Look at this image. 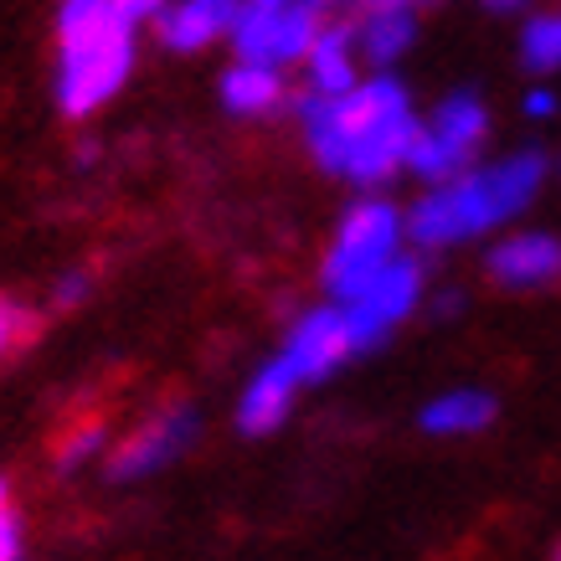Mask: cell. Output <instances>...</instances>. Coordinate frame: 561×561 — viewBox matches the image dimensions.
<instances>
[{"label":"cell","mask_w":561,"mask_h":561,"mask_svg":"<svg viewBox=\"0 0 561 561\" xmlns=\"http://www.w3.org/2000/svg\"><path fill=\"white\" fill-rule=\"evenodd\" d=\"M294 114L305 124L309 154L330 175H345L351 186L376 191L397 171H408L412 139H417V114H412L408 88L391 72H376L351 93H314L305 88L294 99Z\"/></svg>","instance_id":"cell-1"},{"label":"cell","mask_w":561,"mask_h":561,"mask_svg":"<svg viewBox=\"0 0 561 561\" xmlns=\"http://www.w3.org/2000/svg\"><path fill=\"white\" fill-rule=\"evenodd\" d=\"M546 186V154L515 150L494 165H469L454 181H438L423 202L408 211V242L423 253L459 248L469 238H484L526 211Z\"/></svg>","instance_id":"cell-2"},{"label":"cell","mask_w":561,"mask_h":561,"mask_svg":"<svg viewBox=\"0 0 561 561\" xmlns=\"http://www.w3.org/2000/svg\"><path fill=\"white\" fill-rule=\"evenodd\" d=\"M135 21L114 0H62L57 11V108L88 119L129 83Z\"/></svg>","instance_id":"cell-3"},{"label":"cell","mask_w":561,"mask_h":561,"mask_svg":"<svg viewBox=\"0 0 561 561\" xmlns=\"http://www.w3.org/2000/svg\"><path fill=\"white\" fill-rule=\"evenodd\" d=\"M402 242H408V211H397V202H387V196H360L341 217L330 253L320 263L324 294L341 305L356 299L391 257H402Z\"/></svg>","instance_id":"cell-4"},{"label":"cell","mask_w":561,"mask_h":561,"mask_svg":"<svg viewBox=\"0 0 561 561\" xmlns=\"http://www.w3.org/2000/svg\"><path fill=\"white\" fill-rule=\"evenodd\" d=\"M356 0H242L232 47H238V57H253V62L294 68L309 57V47L320 42L330 21L356 16Z\"/></svg>","instance_id":"cell-5"},{"label":"cell","mask_w":561,"mask_h":561,"mask_svg":"<svg viewBox=\"0 0 561 561\" xmlns=\"http://www.w3.org/2000/svg\"><path fill=\"white\" fill-rule=\"evenodd\" d=\"M490 135V108L479 99L474 88H454L443 93L438 108L417 124V139H412V154H408V171L423 175L427 186L438 181H454L459 171L474 165L479 145Z\"/></svg>","instance_id":"cell-6"},{"label":"cell","mask_w":561,"mask_h":561,"mask_svg":"<svg viewBox=\"0 0 561 561\" xmlns=\"http://www.w3.org/2000/svg\"><path fill=\"white\" fill-rule=\"evenodd\" d=\"M423 289H427L423 257L402 253V257H391L387 268L376 273L356 299H345V314H351V330H356L360 356H366V351H376V345L387 341L397 324L408 320L412 309L423 305Z\"/></svg>","instance_id":"cell-7"},{"label":"cell","mask_w":561,"mask_h":561,"mask_svg":"<svg viewBox=\"0 0 561 561\" xmlns=\"http://www.w3.org/2000/svg\"><path fill=\"white\" fill-rule=\"evenodd\" d=\"M196 433H202V417H196V408H186V402L154 412L150 423H139L129 438H119L108 448L103 474L114 479V484H135V479L160 474V469H171L191 443H196Z\"/></svg>","instance_id":"cell-8"},{"label":"cell","mask_w":561,"mask_h":561,"mask_svg":"<svg viewBox=\"0 0 561 561\" xmlns=\"http://www.w3.org/2000/svg\"><path fill=\"white\" fill-rule=\"evenodd\" d=\"M278 356L289 360L294 376H299L305 387H314V381H330V376L341 371L345 360L360 356L356 330H351V314H345L341 299L305 309V314L289 324V335H284V351H278Z\"/></svg>","instance_id":"cell-9"},{"label":"cell","mask_w":561,"mask_h":561,"mask_svg":"<svg viewBox=\"0 0 561 561\" xmlns=\"http://www.w3.org/2000/svg\"><path fill=\"white\" fill-rule=\"evenodd\" d=\"M484 273L511 294L546 289V284L561 278V238H551V232H511V238H500L484 253Z\"/></svg>","instance_id":"cell-10"},{"label":"cell","mask_w":561,"mask_h":561,"mask_svg":"<svg viewBox=\"0 0 561 561\" xmlns=\"http://www.w3.org/2000/svg\"><path fill=\"white\" fill-rule=\"evenodd\" d=\"M299 391H305V381L294 376V366L284 356H273L268 366H257V376L242 387V397H238V433H248V438H268V433H278V427L289 423Z\"/></svg>","instance_id":"cell-11"},{"label":"cell","mask_w":561,"mask_h":561,"mask_svg":"<svg viewBox=\"0 0 561 561\" xmlns=\"http://www.w3.org/2000/svg\"><path fill=\"white\" fill-rule=\"evenodd\" d=\"M242 16V0H171L160 21H154V32L171 51H202L221 36H232Z\"/></svg>","instance_id":"cell-12"},{"label":"cell","mask_w":561,"mask_h":561,"mask_svg":"<svg viewBox=\"0 0 561 561\" xmlns=\"http://www.w3.org/2000/svg\"><path fill=\"white\" fill-rule=\"evenodd\" d=\"M417 36V16H412V0H360L356 11V47L371 68L387 72Z\"/></svg>","instance_id":"cell-13"},{"label":"cell","mask_w":561,"mask_h":561,"mask_svg":"<svg viewBox=\"0 0 561 561\" xmlns=\"http://www.w3.org/2000/svg\"><path fill=\"white\" fill-rule=\"evenodd\" d=\"M356 16H341L330 21L320 32V42L309 47L305 57V88H314V93H351V88L360 83L356 78Z\"/></svg>","instance_id":"cell-14"},{"label":"cell","mask_w":561,"mask_h":561,"mask_svg":"<svg viewBox=\"0 0 561 561\" xmlns=\"http://www.w3.org/2000/svg\"><path fill=\"white\" fill-rule=\"evenodd\" d=\"M289 88H284V68L273 62H253V57H238L232 68L221 72V103L242 114V119H263L273 108H284Z\"/></svg>","instance_id":"cell-15"},{"label":"cell","mask_w":561,"mask_h":561,"mask_svg":"<svg viewBox=\"0 0 561 561\" xmlns=\"http://www.w3.org/2000/svg\"><path fill=\"white\" fill-rule=\"evenodd\" d=\"M417 423L433 438H469V433H484L494 423V397L479 387H454V391H443V397H433L417 412Z\"/></svg>","instance_id":"cell-16"},{"label":"cell","mask_w":561,"mask_h":561,"mask_svg":"<svg viewBox=\"0 0 561 561\" xmlns=\"http://www.w3.org/2000/svg\"><path fill=\"white\" fill-rule=\"evenodd\" d=\"M520 62H526V72H536V78L561 72V5L536 11V16L520 26Z\"/></svg>","instance_id":"cell-17"},{"label":"cell","mask_w":561,"mask_h":561,"mask_svg":"<svg viewBox=\"0 0 561 561\" xmlns=\"http://www.w3.org/2000/svg\"><path fill=\"white\" fill-rule=\"evenodd\" d=\"M103 448H108V423H103V417H78V423L57 438V474H78Z\"/></svg>","instance_id":"cell-18"},{"label":"cell","mask_w":561,"mask_h":561,"mask_svg":"<svg viewBox=\"0 0 561 561\" xmlns=\"http://www.w3.org/2000/svg\"><path fill=\"white\" fill-rule=\"evenodd\" d=\"M36 330H42L36 309L21 305V299H11V294H0V360L26 351V345L36 341Z\"/></svg>","instance_id":"cell-19"},{"label":"cell","mask_w":561,"mask_h":561,"mask_svg":"<svg viewBox=\"0 0 561 561\" xmlns=\"http://www.w3.org/2000/svg\"><path fill=\"white\" fill-rule=\"evenodd\" d=\"M0 561H21V520L11 511V484L0 479Z\"/></svg>","instance_id":"cell-20"},{"label":"cell","mask_w":561,"mask_h":561,"mask_svg":"<svg viewBox=\"0 0 561 561\" xmlns=\"http://www.w3.org/2000/svg\"><path fill=\"white\" fill-rule=\"evenodd\" d=\"M88 294H93V273H88V268H72V273H62V278H57L51 305H57V309H78Z\"/></svg>","instance_id":"cell-21"},{"label":"cell","mask_w":561,"mask_h":561,"mask_svg":"<svg viewBox=\"0 0 561 561\" xmlns=\"http://www.w3.org/2000/svg\"><path fill=\"white\" fill-rule=\"evenodd\" d=\"M520 114H526V119H557L561 99L551 93V88H530L526 99H520Z\"/></svg>","instance_id":"cell-22"},{"label":"cell","mask_w":561,"mask_h":561,"mask_svg":"<svg viewBox=\"0 0 561 561\" xmlns=\"http://www.w3.org/2000/svg\"><path fill=\"white\" fill-rule=\"evenodd\" d=\"M114 5L139 26V21H160V11H165L171 0H114Z\"/></svg>","instance_id":"cell-23"},{"label":"cell","mask_w":561,"mask_h":561,"mask_svg":"<svg viewBox=\"0 0 561 561\" xmlns=\"http://www.w3.org/2000/svg\"><path fill=\"white\" fill-rule=\"evenodd\" d=\"M433 314H459V294H443V299H433Z\"/></svg>","instance_id":"cell-24"},{"label":"cell","mask_w":561,"mask_h":561,"mask_svg":"<svg viewBox=\"0 0 561 561\" xmlns=\"http://www.w3.org/2000/svg\"><path fill=\"white\" fill-rule=\"evenodd\" d=\"M484 5H490V11H520L526 0H484Z\"/></svg>","instance_id":"cell-25"},{"label":"cell","mask_w":561,"mask_h":561,"mask_svg":"<svg viewBox=\"0 0 561 561\" xmlns=\"http://www.w3.org/2000/svg\"><path fill=\"white\" fill-rule=\"evenodd\" d=\"M551 561H561V541H557V546H551Z\"/></svg>","instance_id":"cell-26"}]
</instances>
